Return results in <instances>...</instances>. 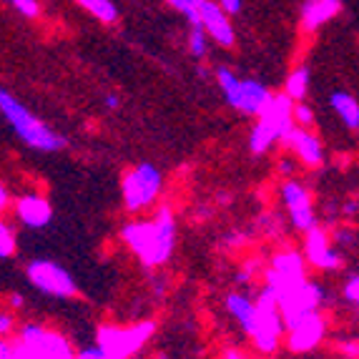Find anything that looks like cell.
<instances>
[{
  "instance_id": "6da1fadb",
  "label": "cell",
  "mask_w": 359,
  "mask_h": 359,
  "mask_svg": "<svg viewBox=\"0 0 359 359\" xmlns=\"http://www.w3.org/2000/svg\"><path fill=\"white\" fill-rule=\"evenodd\" d=\"M121 239L146 269H156L171 259L179 239L176 219L168 206H161L151 219H136L121 229Z\"/></svg>"
},
{
  "instance_id": "7a4b0ae2",
  "label": "cell",
  "mask_w": 359,
  "mask_h": 359,
  "mask_svg": "<svg viewBox=\"0 0 359 359\" xmlns=\"http://www.w3.org/2000/svg\"><path fill=\"white\" fill-rule=\"evenodd\" d=\"M0 114L11 126V131L23 141L28 149L43 151V154H55V151L66 149V138L48 128L38 118L36 114H30L28 108L13 96L11 90H0Z\"/></svg>"
},
{
  "instance_id": "3957f363",
  "label": "cell",
  "mask_w": 359,
  "mask_h": 359,
  "mask_svg": "<svg viewBox=\"0 0 359 359\" xmlns=\"http://www.w3.org/2000/svg\"><path fill=\"white\" fill-rule=\"evenodd\" d=\"M0 359H76V354L63 334L28 322L20 327L18 341H8V337L3 339Z\"/></svg>"
},
{
  "instance_id": "277c9868",
  "label": "cell",
  "mask_w": 359,
  "mask_h": 359,
  "mask_svg": "<svg viewBox=\"0 0 359 359\" xmlns=\"http://www.w3.org/2000/svg\"><path fill=\"white\" fill-rule=\"evenodd\" d=\"M294 103L287 93L271 96L262 116H257V123L249 131V151L254 156H264L274 149V144H282L284 136L292 131L294 123Z\"/></svg>"
},
{
  "instance_id": "5b68a950",
  "label": "cell",
  "mask_w": 359,
  "mask_h": 359,
  "mask_svg": "<svg viewBox=\"0 0 359 359\" xmlns=\"http://www.w3.org/2000/svg\"><path fill=\"white\" fill-rule=\"evenodd\" d=\"M284 332H287V322H284L279 297H276V292L269 284H264L257 294V322H254V330L249 334V339L257 347V352L274 354Z\"/></svg>"
},
{
  "instance_id": "8992f818",
  "label": "cell",
  "mask_w": 359,
  "mask_h": 359,
  "mask_svg": "<svg viewBox=\"0 0 359 359\" xmlns=\"http://www.w3.org/2000/svg\"><path fill=\"white\" fill-rule=\"evenodd\" d=\"M163 191V174L154 163L141 161L131 166L121 179V196H123V209L128 214H141L149 206L158 201Z\"/></svg>"
},
{
  "instance_id": "52a82bcc",
  "label": "cell",
  "mask_w": 359,
  "mask_h": 359,
  "mask_svg": "<svg viewBox=\"0 0 359 359\" xmlns=\"http://www.w3.org/2000/svg\"><path fill=\"white\" fill-rule=\"evenodd\" d=\"M156 322L144 319L131 327H116V324H101L96 330V344L111 359H131L154 339Z\"/></svg>"
},
{
  "instance_id": "ba28073f",
  "label": "cell",
  "mask_w": 359,
  "mask_h": 359,
  "mask_svg": "<svg viewBox=\"0 0 359 359\" xmlns=\"http://www.w3.org/2000/svg\"><path fill=\"white\" fill-rule=\"evenodd\" d=\"M216 83L224 90V98H226L229 106L246 116H262L266 103L274 96L264 83H259L254 78H236L229 68L216 71Z\"/></svg>"
},
{
  "instance_id": "9c48e42d",
  "label": "cell",
  "mask_w": 359,
  "mask_h": 359,
  "mask_svg": "<svg viewBox=\"0 0 359 359\" xmlns=\"http://www.w3.org/2000/svg\"><path fill=\"white\" fill-rule=\"evenodd\" d=\"M25 279L33 289L55 299H73L78 294V284L71 271L53 259H30L25 264Z\"/></svg>"
},
{
  "instance_id": "30bf717a",
  "label": "cell",
  "mask_w": 359,
  "mask_h": 359,
  "mask_svg": "<svg viewBox=\"0 0 359 359\" xmlns=\"http://www.w3.org/2000/svg\"><path fill=\"white\" fill-rule=\"evenodd\" d=\"M306 264L309 262H306L304 252H297V249H284V252L274 254L269 271H266V284L274 289L276 297L294 292L309 279L306 276Z\"/></svg>"
},
{
  "instance_id": "8fae6325",
  "label": "cell",
  "mask_w": 359,
  "mask_h": 359,
  "mask_svg": "<svg viewBox=\"0 0 359 359\" xmlns=\"http://www.w3.org/2000/svg\"><path fill=\"white\" fill-rule=\"evenodd\" d=\"M279 196L282 204L289 214V222L297 231H309L317 226V214H314V204H311V194L297 176L294 179H284L279 186Z\"/></svg>"
},
{
  "instance_id": "7c38bea8",
  "label": "cell",
  "mask_w": 359,
  "mask_h": 359,
  "mask_svg": "<svg viewBox=\"0 0 359 359\" xmlns=\"http://www.w3.org/2000/svg\"><path fill=\"white\" fill-rule=\"evenodd\" d=\"M279 304H282V314L287 327H292L294 322H299L306 314H314V311H322V306L327 304V289L322 284L306 279L302 287H297L294 292L279 297Z\"/></svg>"
},
{
  "instance_id": "4fadbf2b",
  "label": "cell",
  "mask_w": 359,
  "mask_h": 359,
  "mask_svg": "<svg viewBox=\"0 0 359 359\" xmlns=\"http://www.w3.org/2000/svg\"><path fill=\"white\" fill-rule=\"evenodd\" d=\"M304 257L319 271H339L344 266V254L332 244V236L319 224L304 233Z\"/></svg>"
},
{
  "instance_id": "5bb4252c",
  "label": "cell",
  "mask_w": 359,
  "mask_h": 359,
  "mask_svg": "<svg viewBox=\"0 0 359 359\" xmlns=\"http://www.w3.org/2000/svg\"><path fill=\"white\" fill-rule=\"evenodd\" d=\"M327 337V319L322 311L306 314L299 322H294L292 327H287V347L297 354H304L317 349Z\"/></svg>"
},
{
  "instance_id": "9a60e30c",
  "label": "cell",
  "mask_w": 359,
  "mask_h": 359,
  "mask_svg": "<svg viewBox=\"0 0 359 359\" xmlns=\"http://www.w3.org/2000/svg\"><path fill=\"white\" fill-rule=\"evenodd\" d=\"M282 146L292 151L306 168H319L324 163V146L309 128L294 126L292 131L284 136Z\"/></svg>"
},
{
  "instance_id": "2e32d148",
  "label": "cell",
  "mask_w": 359,
  "mask_h": 359,
  "mask_svg": "<svg viewBox=\"0 0 359 359\" xmlns=\"http://www.w3.org/2000/svg\"><path fill=\"white\" fill-rule=\"evenodd\" d=\"M15 219L25 229L41 231L53 222V206L41 194H23V196L15 198Z\"/></svg>"
},
{
  "instance_id": "e0dca14e",
  "label": "cell",
  "mask_w": 359,
  "mask_h": 359,
  "mask_svg": "<svg viewBox=\"0 0 359 359\" xmlns=\"http://www.w3.org/2000/svg\"><path fill=\"white\" fill-rule=\"evenodd\" d=\"M198 13H201V23H204L206 33H209L219 46L231 48L233 28L226 18V11H224L219 3H214V0H201V3H198Z\"/></svg>"
},
{
  "instance_id": "ac0fdd59",
  "label": "cell",
  "mask_w": 359,
  "mask_h": 359,
  "mask_svg": "<svg viewBox=\"0 0 359 359\" xmlns=\"http://www.w3.org/2000/svg\"><path fill=\"white\" fill-rule=\"evenodd\" d=\"M224 306H226V311L231 314L233 322L239 324L246 334H252L254 322H257V297L233 289V292H229L224 297Z\"/></svg>"
},
{
  "instance_id": "d6986e66",
  "label": "cell",
  "mask_w": 359,
  "mask_h": 359,
  "mask_svg": "<svg viewBox=\"0 0 359 359\" xmlns=\"http://www.w3.org/2000/svg\"><path fill=\"white\" fill-rule=\"evenodd\" d=\"M337 13H341V0H306L302 8V28L304 33H314Z\"/></svg>"
},
{
  "instance_id": "ffe728a7",
  "label": "cell",
  "mask_w": 359,
  "mask_h": 359,
  "mask_svg": "<svg viewBox=\"0 0 359 359\" xmlns=\"http://www.w3.org/2000/svg\"><path fill=\"white\" fill-rule=\"evenodd\" d=\"M330 106L337 114V118L349 128V131H359V103L354 96H349L347 90H334L330 96Z\"/></svg>"
},
{
  "instance_id": "44dd1931",
  "label": "cell",
  "mask_w": 359,
  "mask_h": 359,
  "mask_svg": "<svg viewBox=\"0 0 359 359\" xmlns=\"http://www.w3.org/2000/svg\"><path fill=\"white\" fill-rule=\"evenodd\" d=\"M284 93H287L292 101H304L306 93H309V68L297 66L287 76V83H284Z\"/></svg>"
},
{
  "instance_id": "7402d4cb",
  "label": "cell",
  "mask_w": 359,
  "mask_h": 359,
  "mask_svg": "<svg viewBox=\"0 0 359 359\" xmlns=\"http://www.w3.org/2000/svg\"><path fill=\"white\" fill-rule=\"evenodd\" d=\"M76 3H81L101 23H116V18H118V11H116V6L111 0H76Z\"/></svg>"
},
{
  "instance_id": "603a6c76",
  "label": "cell",
  "mask_w": 359,
  "mask_h": 359,
  "mask_svg": "<svg viewBox=\"0 0 359 359\" xmlns=\"http://www.w3.org/2000/svg\"><path fill=\"white\" fill-rule=\"evenodd\" d=\"M15 252H18V239H15L11 224L3 222L0 224V257L11 259V257H15Z\"/></svg>"
},
{
  "instance_id": "cb8c5ba5",
  "label": "cell",
  "mask_w": 359,
  "mask_h": 359,
  "mask_svg": "<svg viewBox=\"0 0 359 359\" xmlns=\"http://www.w3.org/2000/svg\"><path fill=\"white\" fill-rule=\"evenodd\" d=\"M359 241L357 231H354L352 226H337L334 231H332V244H337V249L339 252H347V249H354Z\"/></svg>"
},
{
  "instance_id": "d4e9b609",
  "label": "cell",
  "mask_w": 359,
  "mask_h": 359,
  "mask_svg": "<svg viewBox=\"0 0 359 359\" xmlns=\"http://www.w3.org/2000/svg\"><path fill=\"white\" fill-rule=\"evenodd\" d=\"M294 123L302 128H311L314 126V111H311L309 103H294Z\"/></svg>"
},
{
  "instance_id": "484cf974",
  "label": "cell",
  "mask_w": 359,
  "mask_h": 359,
  "mask_svg": "<svg viewBox=\"0 0 359 359\" xmlns=\"http://www.w3.org/2000/svg\"><path fill=\"white\" fill-rule=\"evenodd\" d=\"M189 48H191L194 58H204L206 55V30L204 28L191 30V36H189Z\"/></svg>"
},
{
  "instance_id": "4316f807",
  "label": "cell",
  "mask_w": 359,
  "mask_h": 359,
  "mask_svg": "<svg viewBox=\"0 0 359 359\" xmlns=\"http://www.w3.org/2000/svg\"><path fill=\"white\" fill-rule=\"evenodd\" d=\"M341 297H344L352 306H359V271L357 274H352L347 282H344V287H341Z\"/></svg>"
},
{
  "instance_id": "83f0119b",
  "label": "cell",
  "mask_w": 359,
  "mask_h": 359,
  "mask_svg": "<svg viewBox=\"0 0 359 359\" xmlns=\"http://www.w3.org/2000/svg\"><path fill=\"white\" fill-rule=\"evenodd\" d=\"M11 6L15 8L20 15H25V18H38V13H41L36 0H11Z\"/></svg>"
},
{
  "instance_id": "f1b7e54d",
  "label": "cell",
  "mask_w": 359,
  "mask_h": 359,
  "mask_svg": "<svg viewBox=\"0 0 359 359\" xmlns=\"http://www.w3.org/2000/svg\"><path fill=\"white\" fill-rule=\"evenodd\" d=\"M276 174L282 176V179H294V174H297V158H289V156L279 158L276 161Z\"/></svg>"
},
{
  "instance_id": "f546056e",
  "label": "cell",
  "mask_w": 359,
  "mask_h": 359,
  "mask_svg": "<svg viewBox=\"0 0 359 359\" xmlns=\"http://www.w3.org/2000/svg\"><path fill=\"white\" fill-rule=\"evenodd\" d=\"M339 352L347 359H359V339H341Z\"/></svg>"
},
{
  "instance_id": "4dcf8cb0",
  "label": "cell",
  "mask_w": 359,
  "mask_h": 359,
  "mask_svg": "<svg viewBox=\"0 0 359 359\" xmlns=\"http://www.w3.org/2000/svg\"><path fill=\"white\" fill-rule=\"evenodd\" d=\"M76 359H111L101 347H83L81 352H76Z\"/></svg>"
},
{
  "instance_id": "1f68e13d",
  "label": "cell",
  "mask_w": 359,
  "mask_h": 359,
  "mask_svg": "<svg viewBox=\"0 0 359 359\" xmlns=\"http://www.w3.org/2000/svg\"><path fill=\"white\" fill-rule=\"evenodd\" d=\"M252 276H254V262H249V266H246V269L236 271L233 282L239 284V287H246V284H252Z\"/></svg>"
},
{
  "instance_id": "d6a6232c",
  "label": "cell",
  "mask_w": 359,
  "mask_h": 359,
  "mask_svg": "<svg viewBox=\"0 0 359 359\" xmlns=\"http://www.w3.org/2000/svg\"><path fill=\"white\" fill-rule=\"evenodd\" d=\"M11 332H13V314L11 311H3V314H0V334H3V339H6Z\"/></svg>"
},
{
  "instance_id": "836d02e7",
  "label": "cell",
  "mask_w": 359,
  "mask_h": 359,
  "mask_svg": "<svg viewBox=\"0 0 359 359\" xmlns=\"http://www.w3.org/2000/svg\"><path fill=\"white\" fill-rule=\"evenodd\" d=\"M219 6L229 13V15H236L241 11V0H219Z\"/></svg>"
},
{
  "instance_id": "e575fe53",
  "label": "cell",
  "mask_w": 359,
  "mask_h": 359,
  "mask_svg": "<svg viewBox=\"0 0 359 359\" xmlns=\"http://www.w3.org/2000/svg\"><path fill=\"white\" fill-rule=\"evenodd\" d=\"M357 211H359V204H357V201H352V198L341 204V216H347V219H354V216H357Z\"/></svg>"
},
{
  "instance_id": "d590c367",
  "label": "cell",
  "mask_w": 359,
  "mask_h": 359,
  "mask_svg": "<svg viewBox=\"0 0 359 359\" xmlns=\"http://www.w3.org/2000/svg\"><path fill=\"white\" fill-rule=\"evenodd\" d=\"M0 209H3V211L11 209V194H8L6 184H0Z\"/></svg>"
},
{
  "instance_id": "8d00e7d4",
  "label": "cell",
  "mask_w": 359,
  "mask_h": 359,
  "mask_svg": "<svg viewBox=\"0 0 359 359\" xmlns=\"http://www.w3.org/2000/svg\"><path fill=\"white\" fill-rule=\"evenodd\" d=\"M8 302H11V309H23V294H18V292H15V294H11V299H8Z\"/></svg>"
},
{
  "instance_id": "74e56055",
  "label": "cell",
  "mask_w": 359,
  "mask_h": 359,
  "mask_svg": "<svg viewBox=\"0 0 359 359\" xmlns=\"http://www.w3.org/2000/svg\"><path fill=\"white\" fill-rule=\"evenodd\" d=\"M121 106V98L116 96V93H108L106 96V108H111V111H114V108H118Z\"/></svg>"
},
{
  "instance_id": "f35d334b",
  "label": "cell",
  "mask_w": 359,
  "mask_h": 359,
  "mask_svg": "<svg viewBox=\"0 0 359 359\" xmlns=\"http://www.w3.org/2000/svg\"><path fill=\"white\" fill-rule=\"evenodd\" d=\"M224 359H244V354L236 352V349H226V354H224Z\"/></svg>"
},
{
  "instance_id": "ab89813d",
  "label": "cell",
  "mask_w": 359,
  "mask_h": 359,
  "mask_svg": "<svg viewBox=\"0 0 359 359\" xmlns=\"http://www.w3.org/2000/svg\"><path fill=\"white\" fill-rule=\"evenodd\" d=\"M158 359H168V357H166V354H161V357H158Z\"/></svg>"
}]
</instances>
